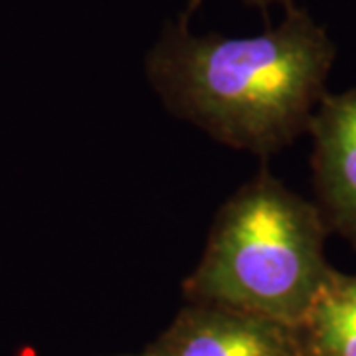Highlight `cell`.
<instances>
[{
	"label": "cell",
	"instance_id": "cell-6",
	"mask_svg": "<svg viewBox=\"0 0 356 356\" xmlns=\"http://www.w3.org/2000/svg\"><path fill=\"white\" fill-rule=\"evenodd\" d=\"M198 2H200V0H192L191 10L194 8V6H196V4H198ZM245 2H248V4H254V6H259V8H267V6H271V4H277V2H280V4H285V6L289 8L293 0H245ZM191 10H188V13H191Z\"/></svg>",
	"mask_w": 356,
	"mask_h": 356
},
{
	"label": "cell",
	"instance_id": "cell-4",
	"mask_svg": "<svg viewBox=\"0 0 356 356\" xmlns=\"http://www.w3.org/2000/svg\"><path fill=\"white\" fill-rule=\"evenodd\" d=\"M318 210L327 228L356 248V88L323 95L309 129Z\"/></svg>",
	"mask_w": 356,
	"mask_h": 356
},
{
	"label": "cell",
	"instance_id": "cell-1",
	"mask_svg": "<svg viewBox=\"0 0 356 356\" xmlns=\"http://www.w3.org/2000/svg\"><path fill=\"white\" fill-rule=\"evenodd\" d=\"M334 46L303 10L250 38L192 36L186 20L165 28L149 79L166 107L220 143L259 156L309 129L325 95Z\"/></svg>",
	"mask_w": 356,
	"mask_h": 356
},
{
	"label": "cell",
	"instance_id": "cell-5",
	"mask_svg": "<svg viewBox=\"0 0 356 356\" xmlns=\"http://www.w3.org/2000/svg\"><path fill=\"white\" fill-rule=\"evenodd\" d=\"M297 332L305 356H356V275L332 271Z\"/></svg>",
	"mask_w": 356,
	"mask_h": 356
},
{
	"label": "cell",
	"instance_id": "cell-3",
	"mask_svg": "<svg viewBox=\"0 0 356 356\" xmlns=\"http://www.w3.org/2000/svg\"><path fill=\"white\" fill-rule=\"evenodd\" d=\"M151 356H305L299 332L271 318L192 303L178 313Z\"/></svg>",
	"mask_w": 356,
	"mask_h": 356
},
{
	"label": "cell",
	"instance_id": "cell-2",
	"mask_svg": "<svg viewBox=\"0 0 356 356\" xmlns=\"http://www.w3.org/2000/svg\"><path fill=\"white\" fill-rule=\"evenodd\" d=\"M327 232L318 206L261 172L218 214L184 293L297 329L334 271Z\"/></svg>",
	"mask_w": 356,
	"mask_h": 356
},
{
	"label": "cell",
	"instance_id": "cell-7",
	"mask_svg": "<svg viewBox=\"0 0 356 356\" xmlns=\"http://www.w3.org/2000/svg\"><path fill=\"white\" fill-rule=\"evenodd\" d=\"M139 356H151V355H149V353H147V350H145V353H143V355H139Z\"/></svg>",
	"mask_w": 356,
	"mask_h": 356
}]
</instances>
